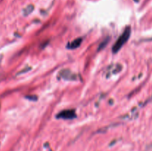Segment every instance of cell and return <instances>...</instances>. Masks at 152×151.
<instances>
[{
	"label": "cell",
	"instance_id": "cell-4",
	"mask_svg": "<svg viewBox=\"0 0 152 151\" xmlns=\"http://www.w3.org/2000/svg\"><path fill=\"white\" fill-rule=\"evenodd\" d=\"M83 42V38H77L76 39H74V41H72L71 42H70L69 44H68L67 45V48L68 49H76L77 47H79L80 46V44Z\"/></svg>",
	"mask_w": 152,
	"mask_h": 151
},
{
	"label": "cell",
	"instance_id": "cell-1",
	"mask_svg": "<svg viewBox=\"0 0 152 151\" xmlns=\"http://www.w3.org/2000/svg\"><path fill=\"white\" fill-rule=\"evenodd\" d=\"M131 33H132V30H131L130 27H127V28L125 29V30L123 31V33L121 34L120 37L118 38V39L117 40V41L115 42V44H114L112 47V52L114 53H117L120 49L122 48L123 45L127 42V41L129 40V38H130Z\"/></svg>",
	"mask_w": 152,
	"mask_h": 151
},
{
	"label": "cell",
	"instance_id": "cell-8",
	"mask_svg": "<svg viewBox=\"0 0 152 151\" xmlns=\"http://www.w3.org/2000/svg\"><path fill=\"white\" fill-rule=\"evenodd\" d=\"M26 98L29 99V100H35V101L37 100V97L36 96H26Z\"/></svg>",
	"mask_w": 152,
	"mask_h": 151
},
{
	"label": "cell",
	"instance_id": "cell-6",
	"mask_svg": "<svg viewBox=\"0 0 152 151\" xmlns=\"http://www.w3.org/2000/svg\"><path fill=\"white\" fill-rule=\"evenodd\" d=\"M108 41H109V38H106V39H105V40H104V41H102V42H101L100 44H99V48H98V50H102V49H103L104 47H106V45H107V44H108Z\"/></svg>",
	"mask_w": 152,
	"mask_h": 151
},
{
	"label": "cell",
	"instance_id": "cell-2",
	"mask_svg": "<svg viewBox=\"0 0 152 151\" xmlns=\"http://www.w3.org/2000/svg\"><path fill=\"white\" fill-rule=\"evenodd\" d=\"M77 117V114L74 110H65L56 115L57 118H63V119H73Z\"/></svg>",
	"mask_w": 152,
	"mask_h": 151
},
{
	"label": "cell",
	"instance_id": "cell-5",
	"mask_svg": "<svg viewBox=\"0 0 152 151\" xmlns=\"http://www.w3.org/2000/svg\"><path fill=\"white\" fill-rule=\"evenodd\" d=\"M34 10V6L33 4H29V5L27 6L25 8H24L23 10V15L25 16H28V15L31 14Z\"/></svg>",
	"mask_w": 152,
	"mask_h": 151
},
{
	"label": "cell",
	"instance_id": "cell-3",
	"mask_svg": "<svg viewBox=\"0 0 152 151\" xmlns=\"http://www.w3.org/2000/svg\"><path fill=\"white\" fill-rule=\"evenodd\" d=\"M59 76L60 77H62V78L66 80H77V75L73 73L68 69H65L61 70L60 72H59Z\"/></svg>",
	"mask_w": 152,
	"mask_h": 151
},
{
	"label": "cell",
	"instance_id": "cell-7",
	"mask_svg": "<svg viewBox=\"0 0 152 151\" xmlns=\"http://www.w3.org/2000/svg\"><path fill=\"white\" fill-rule=\"evenodd\" d=\"M31 69V68H25V69H24V70H22V71H20V72L18 73L17 75H19V74H22V73H24L28 72V71H29Z\"/></svg>",
	"mask_w": 152,
	"mask_h": 151
}]
</instances>
